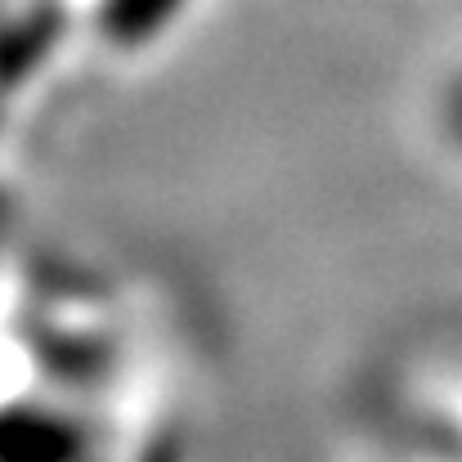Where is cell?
Listing matches in <instances>:
<instances>
[{
	"label": "cell",
	"instance_id": "cell-1",
	"mask_svg": "<svg viewBox=\"0 0 462 462\" xmlns=\"http://www.w3.org/2000/svg\"><path fill=\"white\" fill-rule=\"evenodd\" d=\"M445 131H449V140L462 149V77L449 86V95H445Z\"/></svg>",
	"mask_w": 462,
	"mask_h": 462
}]
</instances>
